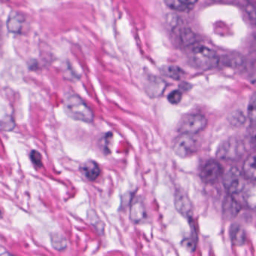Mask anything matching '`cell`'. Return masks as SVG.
Instances as JSON below:
<instances>
[{
	"label": "cell",
	"instance_id": "d6986e66",
	"mask_svg": "<svg viewBox=\"0 0 256 256\" xmlns=\"http://www.w3.org/2000/svg\"><path fill=\"white\" fill-rule=\"evenodd\" d=\"M52 246L58 250L64 249L67 246L66 238L60 234H56L52 237Z\"/></svg>",
	"mask_w": 256,
	"mask_h": 256
},
{
	"label": "cell",
	"instance_id": "603a6c76",
	"mask_svg": "<svg viewBox=\"0 0 256 256\" xmlns=\"http://www.w3.org/2000/svg\"><path fill=\"white\" fill-rule=\"evenodd\" d=\"M246 15L251 24L256 25V9L252 5H248L246 6Z\"/></svg>",
	"mask_w": 256,
	"mask_h": 256
},
{
	"label": "cell",
	"instance_id": "ba28073f",
	"mask_svg": "<svg viewBox=\"0 0 256 256\" xmlns=\"http://www.w3.org/2000/svg\"><path fill=\"white\" fill-rule=\"evenodd\" d=\"M242 210L240 204L236 201L232 195L228 194L222 204V214L226 220L234 219Z\"/></svg>",
	"mask_w": 256,
	"mask_h": 256
},
{
	"label": "cell",
	"instance_id": "277c9868",
	"mask_svg": "<svg viewBox=\"0 0 256 256\" xmlns=\"http://www.w3.org/2000/svg\"><path fill=\"white\" fill-rule=\"evenodd\" d=\"M246 177L243 172L236 167H232L224 173L222 183L230 195H237L243 192L246 186Z\"/></svg>",
	"mask_w": 256,
	"mask_h": 256
},
{
	"label": "cell",
	"instance_id": "4fadbf2b",
	"mask_svg": "<svg viewBox=\"0 0 256 256\" xmlns=\"http://www.w3.org/2000/svg\"><path fill=\"white\" fill-rule=\"evenodd\" d=\"M243 173L246 180L256 181V153L246 158L244 163Z\"/></svg>",
	"mask_w": 256,
	"mask_h": 256
},
{
	"label": "cell",
	"instance_id": "ffe728a7",
	"mask_svg": "<svg viewBox=\"0 0 256 256\" xmlns=\"http://www.w3.org/2000/svg\"><path fill=\"white\" fill-rule=\"evenodd\" d=\"M182 245L186 248L188 250L190 251V252H194L195 251L196 247V235L191 236L189 238L185 239L183 242H182Z\"/></svg>",
	"mask_w": 256,
	"mask_h": 256
},
{
	"label": "cell",
	"instance_id": "7c38bea8",
	"mask_svg": "<svg viewBox=\"0 0 256 256\" xmlns=\"http://www.w3.org/2000/svg\"><path fill=\"white\" fill-rule=\"evenodd\" d=\"M146 216L144 204L140 200L134 201L131 204L130 217L134 223H140Z\"/></svg>",
	"mask_w": 256,
	"mask_h": 256
},
{
	"label": "cell",
	"instance_id": "44dd1931",
	"mask_svg": "<svg viewBox=\"0 0 256 256\" xmlns=\"http://www.w3.org/2000/svg\"><path fill=\"white\" fill-rule=\"evenodd\" d=\"M165 2L168 7L174 9V10L183 11L184 12V11L188 10L189 9V7L182 4L178 0H165Z\"/></svg>",
	"mask_w": 256,
	"mask_h": 256
},
{
	"label": "cell",
	"instance_id": "cb8c5ba5",
	"mask_svg": "<svg viewBox=\"0 0 256 256\" xmlns=\"http://www.w3.org/2000/svg\"><path fill=\"white\" fill-rule=\"evenodd\" d=\"M30 158H31L32 162L38 167H40L42 165V156H40V153L36 151V150H33L32 153H30Z\"/></svg>",
	"mask_w": 256,
	"mask_h": 256
},
{
	"label": "cell",
	"instance_id": "83f0119b",
	"mask_svg": "<svg viewBox=\"0 0 256 256\" xmlns=\"http://www.w3.org/2000/svg\"><path fill=\"white\" fill-rule=\"evenodd\" d=\"M0 217H1V212H0Z\"/></svg>",
	"mask_w": 256,
	"mask_h": 256
},
{
	"label": "cell",
	"instance_id": "7a4b0ae2",
	"mask_svg": "<svg viewBox=\"0 0 256 256\" xmlns=\"http://www.w3.org/2000/svg\"><path fill=\"white\" fill-rule=\"evenodd\" d=\"M191 60L194 66L202 70L215 69L220 60L216 52L206 46L196 47L191 53Z\"/></svg>",
	"mask_w": 256,
	"mask_h": 256
},
{
	"label": "cell",
	"instance_id": "30bf717a",
	"mask_svg": "<svg viewBox=\"0 0 256 256\" xmlns=\"http://www.w3.org/2000/svg\"><path fill=\"white\" fill-rule=\"evenodd\" d=\"M166 84L164 80L160 78H152L146 84V93L150 97H159L166 90Z\"/></svg>",
	"mask_w": 256,
	"mask_h": 256
},
{
	"label": "cell",
	"instance_id": "52a82bcc",
	"mask_svg": "<svg viewBox=\"0 0 256 256\" xmlns=\"http://www.w3.org/2000/svg\"><path fill=\"white\" fill-rule=\"evenodd\" d=\"M224 174L222 165L216 160H209L204 164L200 172L202 180L206 184H214Z\"/></svg>",
	"mask_w": 256,
	"mask_h": 256
},
{
	"label": "cell",
	"instance_id": "5bb4252c",
	"mask_svg": "<svg viewBox=\"0 0 256 256\" xmlns=\"http://www.w3.org/2000/svg\"><path fill=\"white\" fill-rule=\"evenodd\" d=\"M230 237L233 244L243 246L246 242V234L244 230L238 224H233L230 229Z\"/></svg>",
	"mask_w": 256,
	"mask_h": 256
},
{
	"label": "cell",
	"instance_id": "2e32d148",
	"mask_svg": "<svg viewBox=\"0 0 256 256\" xmlns=\"http://www.w3.org/2000/svg\"><path fill=\"white\" fill-rule=\"evenodd\" d=\"M243 198L249 208L256 209V184L245 186L243 190Z\"/></svg>",
	"mask_w": 256,
	"mask_h": 256
},
{
	"label": "cell",
	"instance_id": "e0dca14e",
	"mask_svg": "<svg viewBox=\"0 0 256 256\" xmlns=\"http://www.w3.org/2000/svg\"><path fill=\"white\" fill-rule=\"evenodd\" d=\"M162 73L168 78H172L174 80H179L183 75V71L178 66H165L164 67Z\"/></svg>",
	"mask_w": 256,
	"mask_h": 256
},
{
	"label": "cell",
	"instance_id": "8fae6325",
	"mask_svg": "<svg viewBox=\"0 0 256 256\" xmlns=\"http://www.w3.org/2000/svg\"><path fill=\"white\" fill-rule=\"evenodd\" d=\"M24 23V18L21 14L15 12H10L8 18V30L12 33H20Z\"/></svg>",
	"mask_w": 256,
	"mask_h": 256
},
{
	"label": "cell",
	"instance_id": "4316f807",
	"mask_svg": "<svg viewBox=\"0 0 256 256\" xmlns=\"http://www.w3.org/2000/svg\"><path fill=\"white\" fill-rule=\"evenodd\" d=\"M213 1L218 2V1H222V0H213Z\"/></svg>",
	"mask_w": 256,
	"mask_h": 256
},
{
	"label": "cell",
	"instance_id": "9a60e30c",
	"mask_svg": "<svg viewBox=\"0 0 256 256\" xmlns=\"http://www.w3.org/2000/svg\"><path fill=\"white\" fill-rule=\"evenodd\" d=\"M82 171L88 180H96L100 174L99 165L94 161H88L82 166Z\"/></svg>",
	"mask_w": 256,
	"mask_h": 256
},
{
	"label": "cell",
	"instance_id": "3957f363",
	"mask_svg": "<svg viewBox=\"0 0 256 256\" xmlns=\"http://www.w3.org/2000/svg\"><path fill=\"white\" fill-rule=\"evenodd\" d=\"M245 151L244 144L236 138H230L224 141L218 147L216 156L222 160H238Z\"/></svg>",
	"mask_w": 256,
	"mask_h": 256
},
{
	"label": "cell",
	"instance_id": "7402d4cb",
	"mask_svg": "<svg viewBox=\"0 0 256 256\" xmlns=\"http://www.w3.org/2000/svg\"><path fill=\"white\" fill-rule=\"evenodd\" d=\"M182 93L180 90H174L168 94V100L172 105H178L182 101Z\"/></svg>",
	"mask_w": 256,
	"mask_h": 256
},
{
	"label": "cell",
	"instance_id": "d4e9b609",
	"mask_svg": "<svg viewBox=\"0 0 256 256\" xmlns=\"http://www.w3.org/2000/svg\"><path fill=\"white\" fill-rule=\"evenodd\" d=\"M254 129L251 131L249 135V142L251 147L256 149V126H254Z\"/></svg>",
	"mask_w": 256,
	"mask_h": 256
},
{
	"label": "cell",
	"instance_id": "5b68a950",
	"mask_svg": "<svg viewBox=\"0 0 256 256\" xmlns=\"http://www.w3.org/2000/svg\"><path fill=\"white\" fill-rule=\"evenodd\" d=\"M208 120L204 115L200 114H191L182 117L178 126V131L180 134L196 135L206 129Z\"/></svg>",
	"mask_w": 256,
	"mask_h": 256
},
{
	"label": "cell",
	"instance_id": "8992f818",
	"mask_svg": "<svg viewBox=\"0 0 256 256\" xmlns=\"http://www.w3.org/2000/svg\"><path fill=\"white\" fill-rule=\"evenodd\" d=\"M198 142L194 135L182 134L174 140L173 150L179 157L186 158L196 153Z\"/></svg>",
	"mask_w": 256,
	"mask_h": 256
},
{
	"label": "cell",
	"instance_id": "6da1fadb",
	"mask_svg": "<svg viewBox=\"0 0 256 256\" xmlns=\"http://www.w3.org/2000/svg\"><path fill=\"white\" fill-rule=\"evenodd\" d=\"M64 110L69 117L79 121L92 123L94 120V114L91 108L76 95L67 96L64 102Z\"/></svg>",
	"mask_w": 256,
	"mask_h": 256
},
{
	"label": "cell",
	"instance_id": "ac0fdd59",
	"mask_svg": "<svg viewBox=\"0 0 256 256\" xmlns=\"http://www.w3.org/2000/svg\"><path fill=\"white\" fill-rule=\"evenodd\" d=\"M248 117L252 126H256V93L252 96L249 107H248Z\"/></svg>",
	"mask_w": 256,
	"mask_h": 256
},
{
	"label": "cell",
	"instance_id": "484cf974",
	"mask_svg": "<svg viewBox=\"0 0 256 256\" xmlns=\"http://www.w3.org/2000/svg\"><path fill=\"white\" fill-rule=\"evenodd\" d=\"M178 1L182 3V4L184 5V6L190 7V6L196 4L198 2V0H178Z\"/></svg>",
	"mask_w": 256,
	"mask_h": 256
},
{
	"label": "cell",
	"instance_id": "9c48e42d",
	"mask_svg": "<svg viewBox=\"0 0 256 256\" xmlns=\"http://www.w3.org/2000/svg\"><path fill=\"white\" fill-rule=\"evenodd\" d=\"M176 210L186 217H190L192 213V204L189 197L184 192L179 191L176 193L174 199Z\"/></svg>",
	"mask_w": 256,
	"mask_h": 256
}]
</instances>
